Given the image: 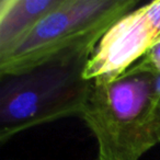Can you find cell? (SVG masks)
I'll return each instance as SVG.
<instances>
[{"label":"cell","mask_w":160,"mask_h":160,"mask_svg":"<svg viewBox=\"0 0 160 160\" xmlns=\"http://www.w3.org/2000/svg\"><path fill=\"white\" fill-rule=\"evenodd\" d=\"M96 47H73L24 72L0 77L1 144L34 127L82 116L92 88L83 72Z\"/></svg>","instance_id":"cell-1"},{"label":"cell","mask_w":160,"mask_h":160,"mask_svg":"<svg viewBox=\"0 0 160 160\" xmlns=\"http://www.w3.org/2000/svg\"><path fill=\"white\" fill-rule=\"evenodd\" d=\"M158 71L146 55L111 81H92L81 118L94 136H102L139 160L160 144Z\"/></svg>","instance_id":"cell-2"},{"label":"cell","mask_w":160,"mask_h":160,"mask_svg":"<svg viewBox=\"0 0 160 160\" xmlns=\"http://www.w3.org/2000/svg\"><path fill=\"white\" fill-rule=\"evenodd\" d=\"M109 30L88 25L76 10L75 0H62L11 51L0 56V77L24 72L73 47L98 45Z\"/></svg>","instance_id":"cell-3"},{"label":"cell","mask_w":160,"mask_h":160,"mask_svg":"<svg viewBox=\"0 0 160 160\" xmlns=\"http://www.w3.org/2000/svg\"><path fill=\"white\" fill-rule=\"evenodd\" d=\"M159 43L160 0H155L127 13L103 35L83 77L89 81H111Z\"/></svg>","instance_id":"cell-4"},{"label":"cell","mask_w":160,"mask_h":160,"mask_svg":"<svg viewBox=\"0 0 160 160\" xmlns=\"http://www.w3.org/2000/svg\"><path fill=\"white\" fill-rule=\"evenodd\" d=\"M62 0H1L0 56L10 52L24 35Z\"/></svg>","instance_id":"cell-5"},{"label":"cell","mask_w":160,"mask_h":160,"mask_svg":"<svg viewBox=\"0 0 160 160\" xmlns=\"http://www.w3.org/2000/svg\"><path fill=\"white\" fill-rule=\"evenodd\" d=\"M98 142V160H137L110 144L102 136H96Z\"/></svg>","instance_id":"cell-6"},{"label":"cell","mask_w":160,"mask_h":160,"mask_svg":"<svg viewBox=\"0 0 160 160\" xmlns=\"http://www.w3.org/2000/svg\"><path fill=\"white\" fill-rule=\"evenodd\" d=\"M146 57L151 62V65L155 67L156 70L158 72H160V43L156 45V46H153L146 54Z\"/></svg>","instance_id":"cell-7"}]
</instances>
